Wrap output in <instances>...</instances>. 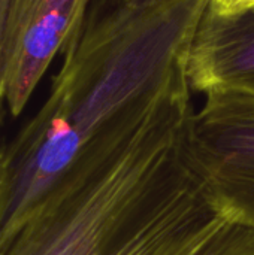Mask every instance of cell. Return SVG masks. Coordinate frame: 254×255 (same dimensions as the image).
<instances>
[{"label": "cell", "instance_id": "2", "mask_svg": "<svg viewBox=\"0 0 254 255\" xmlns=\"http://www.w3.org/2000/svg\"><path fill=\"white\" fill-rule=\"evenodd\" d=\"M189 149L222 214L254 230V97L207 94L189 123Z\"/></svg>", "mask_w": 254, "mask_h": 255}, {"label": "cell", "instance_id": "1", "mask_svg": "<svg viewBox=\"0 0 254 255\" xmlns=\"http://www.w3.org/2000/svg\"><path fill=\"white\" fill-rule=\"evenodd\" d=\"M190 87L99 134L0 255H180L226 215L189 149Z\"/></svg>", "mask_w": 254, "mask_h": 255}, {"label": "cell", "instance_id": "5", "mask_svg": "<svg viewBox=\"0 0 254 255\" xmlns=\"http://www.w3.org/2000/svg\"><path fill=\"white\" fill-rule=\"evenodd\" d=\"M180 255H254V230L226 218L210 238Z\"/></svg>", "mask_w": 254, "mask_h": 255}, {"label": "cell", "instance_id": "4", "mask_svg": "<svg viewBox=\"0 0 254 255\" xmlns=\"http://www.w3.org/2000/svg\"><path fill=\"white\" fill-rule=\"evenodd\" d=\"M37 0H0V121L7 82Z\"/></svg>", "mask_w": 254, "mask_h": 255}, {"label": "cell", "instance_id": "3", "mask_svg": "<svg viewBox=\"0 0 254 255\" xmlns=\"http://www.w3.org/2000/svg\"><path fill=\"white\" fill-rule=\"evenodd\" d=\"M187 78L205 94L254 97V4L237 12L208 4L190 45Z\"/></svg>", "mask_w": 254, "mask_h": 255}]
</instances>
